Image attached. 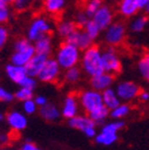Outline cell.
<instances>
[{"label":"cell","mask_w":149,"mask_h":150,"mask_svg":"<svg viewBox=\"0 0 149 150\" xmlns=\"http://www.w3.org/2000/svg\"><path fill=\"white\" fill-rule=\"evenodd\" d=\"M124 126H125V122L122 121L121 119L116 120L114 122H110V123L103 125L101 131L107 132V134H118V131L121 130Z\"/></svg>","instance_id":"f546056e"},{"label":"cell","mask_w":149,"mask_h":150,"mask_svg":"<svg viewBox=\"0 0 149 150\" xmlns=\"http://www.w3.org/2000/svg\"><path fill=\"white\" fill-rule=\"evenodd\" d=\"M101 59H102L103 70L105 72L111 73L113 75H117L118 73L121 72V61L119 59L118 54L116 53L115 49L113 48V46L106 48L101 53Z\"/></svg>","instance_id":"52a82bcc"},{"label":"cell","mask_w":149,"mask_h":150,"mask_svg":"<svg viewBox=\"0 0 149 150\" xmlns=\"http://www.w3.org/2000/svg\"><path fill=\"white\" fill-rule=\"evenodd\" d=\"M101 50L97 46L92 45L91 47L84 50V53L80 57V65L82 69L90 77L104 72L101 59Z\"/></svg>","instance_id":"6da1fadb"},{"label":"cell","mask_w":149,"mask_h":150,"mask_svg":"<svg viewBox=\"0 0 149 150\" xmlns=\"http://www.w3.org/2000/svg\"><path fill=\"white\" fill-rule=\"evenodd\" d=\"M14 96L19 101H25L28 99H33V90L29 89V88L21 87L16 93L14 94Z\"/></svg>","instance_id":"d6a6232c"},{"label":"cell","mask_w":149,"mask_h":150,"mask_svg":"<svg viewBox=\"0 0 149 150\" xmlns=\"http://www.w3.org/2000/svg\"><path fill=\"white\" fill-rule=\"evenodd\" d=\"M113 1H114V2H119L120 0H113Z\"/></svg>","instance_id":"681fc988"},{"label":"cell","mask_w":149,"mask_h":150,"mask_svg":"<svg viewBox=\"0 0 149 150\" xmlns=\"http://www.w3.org/2000/svg\"><path fill=\"white\" fill-rule=\"evenodd\" d=\"M65 41L78 47L80 50H86L87 48L93 45V40L89 37L88 33L84 29H79V28H76L71 35H68Z\"/></svg>","instance_id":"30bf717a"},{"label":"cell","mask_w":149,"mask_h":150,"mask_svg":"<svg viewBox=\"0 0 149 150\" xmlns=\"http://www.w3.org/2000/svg\"><path fill=\"white\" fill-rule=\"evenodd\" d=\"M140 9L138 0H120L119 1V13L123 17H133Z\"/></svg>","instance_id":"d6986e66"},{"label":"cell","mask_w":149,"mask_h":150,"mask_svg":"<svg viewBox=\"0 0 149 150\" xmlns=\"http://www.w3.org/2000/svg\"><path fill=\"white\" fill-rule=\"evenodd\" d=\"M147 23H148V19L146 16H139L135 18L131 24V29L133 33H141L145 29Z\"/></svg>","instance_id":"1f68e13d"},{"label":"cell","mask_w":149,"mask_h":150,"mask_svg":"<svg viewBox=\"0 0 149 150\" xmlns=\"http://www.w3.org/2000/svg\"><path fill=\"white\" fill-rule=\"evenodd\" d=\"M14 98H15L14 94L11 93L6 89H4L3 87L0 86V101H3V102H12L14 100Z\"/></svg>","instance_id":"74e56055"},{"label":"cell","mask_w":149,"mask_h":150,"mask_svg":"<svg viewBox=\"0 0 149 150\" xmlns=\"http://www.w3.org/2000/svg\"><path fill=\"white\" fill-rule=\"evenodd\" d=\"M77 28V25L75 22L70 21V20H63L56 26V31H57L58 35L64 39L68 37L69 35L73 33Z\"/></svg>","instance_id":"603a6c76"},{"label":"cell","mask_w":149,"mask_h":150,"mask_svg":"<svg viewBox=\"0 0 149 150\" xmlns=\"http://www.w3.org/2000/svg\"><path fill=\"white\" fill-rule=\"evenodd\" d=\"M82 57L80 49L78 47L70 44L68 42H64L60 45L57 51L55 53V59L62 69H69L78 65Z\"/></svg>","instance_id":"7a4b0ae2"},{"label":"cell","mask_w":149,"mask_h":150,"mask_svg":"<svg viewBox=\"0 0 149 150\" xmlns=\"http://www.w3.org/2000/svg\"><path fill=\"white\" fill-rule=\"evenodd\" d=\"M69 126L74 129H78L82 132H84L88 138H95L97 134L96 130V123L88 116L84 115H76L74 117L68 119Z\"/></svg>","instance_id":"5b68a950"},{"label":"cell","mask_w":149,"mask_h":150,"mask_svg":"<svg viewBox=\"0 0 149 150\" xmlns=\"http://www.w3.org/2000/svg\"><path fill=\"white\" fill-rule=\"evenodd\" d=\"M149 0H138V3H139V6H140V9L141 8H144L145 5L147 4Z\"/></svg>","instance_id":"f6af8a7d"},{"label":"cell","mask_w":149,"mask_h":150,"mask_svg":"<svg viewBox=\"0 0 149 150\" xmlns=\"http://www.w3.org/2000/svg\"><path fill=\"white\" fill-rule=\"evenodd\" d=\"M0 77H1V75H0Z\"/></svg>","instance_id":"816d5d0a"},{"label":"cell","mask_w":149,"mask_h":150,"mask_svg":"<svg viewBox=\"0 0 149 150\" xmlns=\"http://www.w3.org/2000/svg\"><path fill=\"white\" fill-rule=\"evenodd\" d=\"M67 0H44V9L50 15H58L64 9Z\"/></svg>","instance_id":"7402d4cb"},{"label":"cell","mask_w":149,"mask_h":150,"mask_svg":"<svg viewBox=\"0 0 149 150\" xmlns=\"http://www.w3.org/2000/svg\"><path fill=\"white\" fill-rule=\"evenodd\" d=\"M95 142L99 145L103 146H111L118 140V134H107V132H103L100 131L99 134L95 136Z\"/></svg>","instance_id":"d4e9b609"},{"label":"cell","mask_w":149,"mask_h":150,"mask_svg":"<svg viewBox=\"0 0 149 150\" xmlns=\"http://www.w3.org/2000/svg\"><path fill=\"white\" fill-rule=\"evenodd\" d=\"M20 87H25L29 88V89H35V86H37V80L33 77V76H29V75H26L25 77L21 80V82L19 83Z\"/></svg>","instance_id":"8d00e7d4"},{"label":"cell","mask_w":149,"mask_h":150,"mask_svg":"<svg viewBox=\"0 0 149 150\" xmlns=\"http://www.w3.org/2000/svg\"><path fill=\"white\" fill-rule=\"evenodd\" d=\"M35 102L37 103V105L39 106H43L45 105L47 102H48V100H47V98L45 96H42V95H39V96H37L35 98Z\"/></svg>","instance_id":"7bdbcfd3"},{"label":"cell","mask_w":149,"mask_h":150,"mask_svg":"<svg viewBox=\"0 0 149 150\" xmlns=\"http://www.w3.org/2000/svg\"><path fill=\"white\" fill-rule=\"evenodd\" d=\"M101 94H102L103 105L109 108L110 110L115 108L116 106H118L121 103V100H120V98L116 94V91L114 89H112V87L105 89L104 91L101 92Z\"/></svg>","instance_id":"ffe728a7"},{"label":"cell","mask_w":149,"mask_h":150,"mask_svg":"<svg viewBox=\"0 0 149 150\" xmlns=\"http://www.w3.org/2000/svg\"><path fill=\"white\" fill-rule=\"evenodd\" d=\"M131 112V106L127 103H120L118 106L110 110V116L113 119L120 120L122 118L126 117Z\"/></svg>","instance_id":"4316f807"},{"label":"cell","mask_w":149,"mask_h":150,"mask_svg":"<svg viewBox=\"0 0 149 150\" xmlns=\"http://www.w3.org/2000/svg\"><path fill=\"white\" fill-rule=\"evenodd\" d=\"M5 73H6L7 77L17 84L20 83L21 80L27 75L25 68H24L23 66H18L12 63L6 65V67H5Z\"/></svg>","instance_id":"e0dca14e"},{"label":"cell","mask_w":149,"mask_h":150,"mask_svg":"<svg viewBox=\"0 0 149 150\" xmlns=\"http://www.w3.org/2000/svg\"><path fill=\"white\" fill-rule=\"evenodd\" d=\"M40 115L43 119H45L46 121L53 122L58 120V118L61 117V110L55 104L47 102L45 105L40 106Z\"/></svg>","instance_id":"ac0fdd59"},{"label":"cell","mask_w":149,"mask_h":150,"mask_svg":"<svg viewBox=\"0 0 149 150\" xmlns=\"http://www.w3.org/2000/svg\"><path fill=\"white\" fill-rule=\"evenodd\" d=\"M144 9H145V12H146L147 14H149V1H148V2H147V4L145 5Z\"/></svg>","instance_id":"bcb514c9"},{"label":"cell","mask_w":149,"mask_h":150,"mask_svg":"<svg viewBox=\"0 0 149 150\" xmlns=\"http://www.w3.org/2000/svg\"><path fill=\"white\" fill-rule=\"evenodd\" d=\"M139 99L143 102H146V101H149V92L148 91H140L139 93Z\"/></svg>","instance_id":"ee69618b"},{"label":"cell","mask_w":149,"mask_h":150,"mask_svg":"<svg viewBox=\"0 0 149 150\" xmlns=\"http://www.w3.org/2000/svg\"><path fill=\"white\" fill-rule=\"evenodd\" d=\"M31 42L28 40L27 38L24 39V38H21V39H18V40L15 42L14 44V50H21L24 49V48H27L28 46H31Z\"/></svg>","instance_id":"ab89813d"},{"label":"cell","mask_w":149,"mask_h":150,"mask_svg":"<svg viewBox=\"0 0 149 150\" xmlns=\"http://www.w3.org/2000/svg\"><path fill=\"white\" fill-rule=\"evenodd\" d=\"M47 59H48V55H46V54L37 53L35 52L33 57L28 61V63L24 66L27 75L33 76V77H37V75L39 74L40 70L42 69L43 65L47 61Z\"/></svg>","instance_id":"5bb4252c"},{"label":"cell","mask_w":149,"mask_h":150,"mask_svg":"<svg viewBox=\"0 0 149 150\" xmlns=\"http://www.w3.org/2000/svg\"><path fill=\"white\" fill-rule=\"evenodd\" d=\"M102 4H103L102 0H88L86 3V6H84V12L88 15L89 18H92L93 15L100 8Z\"/></svg>","instance_id":"4dcf8cb0"},{"label":"cell","mask_w":149,"mask_h":150,"mask_svg":"<svg viewBox=\"0 0 149 150\" xmlns=\"http://www.w3.org/2000/svg\"><path fill=\"white\" fill-rule=\"evenodd\" d=\"M88 20H89V17L84 12L77 13L76 16H75V23L78 26H84Z\"/></svg>","instance_id":"60d3db41"},{"label":"cell","mask_w":149,"mask_h":150,"mask_svg":"<svg viewBox=\"0 0 149 150\" xmlns=\"http://www.w3.org/2000/svg\"><path fill=\"white\" fill-rule=\"evenodd\" d=\"M126 29L121 22H113L104 29V40L110 46H117L125 40Z\"/></svg>","instance_id":"ba28073f"},{"label":"cell","mask_w":149,"mask_h":150,"mask_svg":"<svg viewBox=\"0 0 149 150\" xmlns=\"http://www.w3.org/2000/svg\"><path fill=\"white\" fill-rule=\"evenodd\" d=\"M9 17H11V11L9 8V4L0 1V25L9 21Z\"/></svg>","instance_id":"836d02e7"},{"label":"cell","mask_w":149,"mask_h":150,"mask_svg":"<svg viewBox=\"0 0 149 150\" xmlns=\"http://www.w3.org/2000/svg\"><path fill=\"white\" fill-rule=\"evenodd\" d=\"M35 1H39V0H35Z\"/></svg>","instance_id":"f907efd6"},{"label":"cell","mask_w":149,"mask_h":150,"mask_svg":"<svg viewBox=\"0 0 149 150\" xmlns=\"http://www.w3.org/2000/svg\"><path fill=\"white\" fill-rule=\"evenodd\" d=\"M138 70L141 76L149 82V52L144 53L138 62Z\"/></svg>","instance_id":"484cf974"},{"label":"cell","mask_w":149,"mask_h":150,"mask_svg":"<svg viewBox=\"0 0 149 150\" xmlns=\"http://www.w3.org/2000/svg\"><path fill=\"white\" fill-rule=\"evenodd\" d=\"M80 77H82V71H80V69L77 66L65 70L64 78L69 83H75V82H77L80 79Z\"/></svg>","instance_id":"f1b7e54d"},{"label":"cell","mask_w":149,"mask_h":150,"mask_svg":"<svg viewBox=\"0 0 149 150\" xmlns=\"http://www.w3.org/2000/svg\"><path fill=\"white\" fill-rule=\"evenodd\" d=\"M78 112H79L78 97L73 95V94L67 95L66 98L64 99L63 106H62V110H61L62 116L64 118H66V119H70V118L78 115Z\"/></svg>","instance_id":"7c38bea8"},{"label":"cell","mask_w":149,"mask_h":150,"mask_svg":"<svg viewBox=\"0 0 149 150\" xmlns=\"http://www.w3.org/2000/svg\"><path fill=\"white\" fill-rule=\"evenodd\" d=\"M62 68L60 67L58 63L56 62L55 59H47L45 64L43 65L42 69L40 70L39 74L37 75V77L39 80L43 82H47V83H52L55 82L56 80L60 78L61 75Z\"/></svg>","instance_id":"8992f818"},{"label":"cell","mask_w":149,"mask_h":150,"mask_svg":"<svg viewBox=\"0 0 149 150\" xmlns=\"http://www.w3.org/2000/svg\"><path fill=\"white\" fill-rule=\"evenodd\" d=\"M82 29L88 33V35L91 38L93 41L96 40V39L99 37L100 31H101V29L98 27V25L92 20V19H89L88 21L86 22V24L82 26Z\"/></svg>","instance_id":"83f0119b"},{"label":"cell","mask_w":149,"mask_h":150,"mask_svg":"<svg viewBox=\"0 0 149 150\" xmlns=\"http://www.w3.org/2000/svg\"><path fill=\"white\" fill-rule=\"evenodd\" d=\"M115 91H116V94L118 95L120 100L127 102V101H131L137 98L139 96L141 89L136 82L125 80V81L119 82Z\"/></svg>","instance_id":"9c48e42d"},{"label":"cell","mask_w":149,"mask_h":150,"mask_svg":"<svg viewBox=\"0 0 149 150\" xmlns=\"http://www.w3.org/2000/svg\"><path fill=\"white\" fill-rule=\"evenodd\" d=\"M35 53V46L33 44L28 46L27 48H24L21 50H14V53L11 56V63L18 66H25L28 61L33 56Z\"/></svg>","instance_id":"9a60e30c"},{"label":"cell","mask_w":149,"mask_h":150,"mask_svg":"<svg viewBox=\"0 0 149 150\" xmlns=\"http://www.w3.org/2000/svg\"><path fill=\"white\" fill-rule=\"evenodd\" d=\"M78 102L82 110L87 114H90L103 105L102 94L101 92L96 91L94 89L84 90L78 95Z\"/></svg>","instance_id":"3957f363"},{"label":"cell","mask_w":149,"mask_h":150,"mask_svg":"<svg viewBox=\"0 0 149 150\" xmlns=\"http://www.w3.org/2000/svg\"><path fill=\"white\" fill-rule=\"evenodd\" d=\"M1 120H3V115H2V112H0V121Z\"/></svg>","instance_id":"c3c4849f"},{"label":"cell","mask_w":149,"mask_h":150,"mask_svg":"<svg viewBox=\"0 0 149 150\" xmlns=\"http://www.w3.org/2000/svg\"><path fill=\"white\" fill-rule=\"evenodd\" d=\"M1 2H4V3H6V4H9V3H11V2H13V0H0Z\"/></svg>","instance_id":"7dc6e473"},{"label":"cell","mask_w":149,"mask_h":150,"mask_svg":"<svg viewBox=\"0 0 149 150\" xmlns=\"http://www.w3.org/2000/svg\"><path fill=\"white\" fill-rule=\"evenodd\" d=\"M6 120L9 126L17 131L23 130L27 126L28 123L24 114L18 112V110H13V112H9L6 116Z\"/></svg>","instance_id":"2e32d148"},{"label":"cell","mask_w":149,"mask_h":150,"mask_svg":"<svg viewBox=\"0 0 149 150\" xmlns=\"http://www.w3.org/2000/svg\"><path fill=\"white\" fill-rule=\"evenodd\" d=\"M115 80V75L111 74L107 72H102L100 74L95 75L91 77V87L92 89L96 90V91L102 92L107 88H111L114 83Z\"/></svg>","instance_id":"4fadbf2b"},{"label":"cell","mask_w":149,"mask_h":150,"mask_svg":"<svg viewBox=\"0 0 149 150\" xmlns=\"http://www.w3.org/2000/svg\"><path fill=\"white\" fill-rule=\"evenodd\" d=\"M52 30V24L48 19L43 16H40L35 18L31 21L27 28L26 37L31 42H35L39 38L43 37L45 35H49Z\"/></svg>","instance_id":"277c9868"},{"label":"cell","mask_w":149,"mask_h":150,"mask_svg":"<svg viewBox=\"0 0 149 150\" xmlns=\"http://www.w3.org/2000/svg\"><path fill=\"white\" fill-rule=\"evenodd\" d=\"M113 19H114V14L111 7L103 4L92 17V20L97 24L101 30H104L105 28L113 23Z\"/></svg>","instance_id":"8fae6325"},{"label":"cell","mask_w":149,"mask_h":150,"mask_svg":"<svg viewBox=\"0 0 149 150\" xmlns=\"http://www.w3.org/2000/svg\"><path fill=\"white\" fill-rule=\"evenodd\" d=\"M21 150H41V148H39L35 143L27 141L26 143H24L21 147Z\"/></svg>","instance_id":"b9f144b4"},{"label":"cell","mask_w":149,"mask_h":150,"mask_svg":"<svg viewBox=\"0 0 149 150\" xmlns=\"http://www.w3.org/2000/svg\"><path fill=\"white\" fill-rule=\"evenodd\" d=\"M9 40V30L3 24L0 25V50L5 46Z\"/></svg>","instance_id":"f35d334b"},{"label":"cell","mask_w":149,"mask_h":150,"mask_svg":"<svg viewBox=\"0 0 149 150\" xmlns=\"http://www.w3.org/2000/svg\"><path fill=\"white\" fill-rule=\"evenodd\" d=\"M23 110L28 115L35 114L38 110L37 103H35V100H33V99H28V100L23 101Z\"/></svg>","instance_id":"e575fe53"},{"label":"cell","mask_w":149,"mask_h":150,"mask_svg":"<svg viewBox=\"0 0 149 150\" xmlns=\"http://www.w3.org/2000/svg\"><path fill=\"white\" fill-rule=\"evenodd\" d=\"M35 50L37 53L49 55L52 51V39L49 35H45L35 41Z\"/></svg>","instance_id":"44dd1931"},{"label":"cell","mask_w":149,"mask_h":150,"mask_svg":"<svg viewBox=\"0 0 149 150\" xmlns=\"http://www.w3.org/2000/svg\"><path fill=\"white\" fill-rule=\"evenodd\" d=\"M88 115H89V117L95 122L96 125H98V124L103 123V122L105 121V119L109 117V115H110V110L107 108H105L104 105H102V106H100V108H98L97 110H93L92 112L88 114Z\"/></svg>","instance_id":"cb8c5ba5"},{"label":"cell","mask_w":149,"mask_h":150,"mask_svg":"<svg viewBox=\"0 0 149 150\" xmlns=\"http://www.w3.org/2000/svg\"><path fill=\"white\" fill-rule=\"evenodd\" d=\"M31 0H13V5H14V8L18 12H22V11H25L29 4H31Z\"/></svg>","instance_id":"d590c367"}]
</instances>
